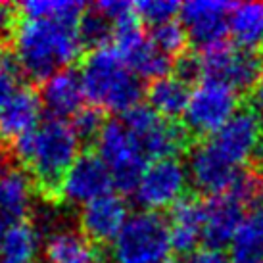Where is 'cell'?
I'll return each instance as SVG.
<instances>
[{
  "mask_svg": "<svg viewBox=\"0 0 263 263\" xmlns=\"http://www.w3.org/2000/svg\"><path fill=\"white\" fill-rule=\"evenodd\" d=\"M85 48L79 23L58 20H25L12 25V50L15 67L25 77L46 81L69 69Z\"/></svg>",
  "mask_w": 263,
  "mask_h": 263,
  "instance_id": "cell-1",
  "label": "cell"
},
{
  "mask_svg": "<svg viewBox=\"0 0 263 263\" xmlns=\"http://www.w3.org/2000/svg\"><path fill=\"white\" fill-rule=\"evenodd\" d=\"M12 152L35 183L48 194L81 158V137L66 119L48 117L35 131L14 140Z\"/></svg>",
  "mask_w": 263,
  "mask_h": 263,
  "instance_id": "cell-2",
  "label": "cell"
},
{
  "mask_svg": "<svg viewBox=\"0 0 263 263\" xmlns=\"http://www.w3.org/2000/svg\"><path fill=\"white\" fill-rule=\"evenodd\" d=\"M81 81L92 108L110 114H127L142 96L140 77L131 69L116 46L92 48L83 62Z\"/></svg>",
  "mask_w": 263,
  "mask_h": 263,
  "instance_id": "cell-3",
  "label": "cell"
},
{
  "mask_svg": "<svg viewBox=\"0 0 263 263\" xmlns=\"http://www.w3.org/2000/svg\"><path fill=\"white\" fill-rule=\"evenodd\" d=\"M173 244L169 221L156 212L133 213L110 246V263H165Z\"/></svg>",
  "mask_w": 263,
  "mask_h": 263,
  "instance_id": "cell-4",
  "label": "cell"
},
{
  "mask_svg": "<svg viewBox=\"0 0 263 263\" xmlns=\"http://www.w3.org/2000/svg\"><path fill=\"white\" fill-rule=\"evenodd\" d=\"M96 154L110 169L116 189L133 192L146 169V156L123 121H106L96 139Z\"/></svg>",
  "mask_w": 263,
  "mask_h": 263,
  "instance_id": "cell-5",
  "label": "cell"
},
{
  "mask_svg": "<svg viewBox=\"0 0 263 263\" xmlns=\"http://www.w3.org/2000/svg\"><path fill=\"white\" fill-rule=\"evenodd\" d=\"M238 92L225 83L202 79L192 88L184 127L190 135L212 137L238 114Z\"/></svg>",
  "mask_w": 263,
  "mask_h": 263,
  "instance_id": "cell-6",
  "label": "cell"
},
{
  "mask_svg": "<svg viewBox=\"0 0 263 263\" xmlns=\"http://www.w3.org/2000/svg\"><path fill=\"white\" fill-rule=\"evenodd\" d=\"M189 183V169L183 161L163 158L148 163L133 194L144 212L160 213L167 208L173 210L183 200Z\"/></svg>",
  "mask_w": 263,
  "mask_h": 263,
  "instance_id": "cell-7",
  "label": "cell"
},
{
  "mask_svg": "<svg viewBox=\"0 0 263 263\" xmlns=\"http://www.w3.org/2000/svg\"><path fill=\"white\" fill-rule=\"evenodd\" d=\"M204 79L225 83L238 95L254 90L263 77V58L257 50H246L236 44L225 43L204 50L202 56Z\"/></svg>",
  "mask_w": 263,
  "mask_h": 263,
  "instance_id": "cell-8",
  "label": "cell"
},
{
  "mask_svg": "<svg viewBox=\"0 0 263 263\" xmlns=\"http://www.w3.org/2000/svg\"><path fill=\"white\" fill-rule=\"evenodd\" d=\"M114 46L140 79L158 81L173 67L171 58L144 35L137 12L114 25Z\"/></svg>",
  "mask_w": 263,
  "mask_h": 263,
  "instance_id": "cell-9",
  "label": "cell"
},
{
  "mask_svg": "<svg viewBox=\"0 0 263 263\" xmlns=\"http://www.w3.org/2000/svg\"><path fill=\"white\" fill-rule=\"evenodd\" d=\"M205 142L213 152L238 171L263 152V123L252 110H240Z\"/></svg>",
  "mask_w": 263,
  "mask_h": 263,
  "instance_id": "cell-10",
  "label": "cell"
},
{
  "mask_svg": "<svg viewBox=\"0 0 263 263\" xmlns=\"http://www.w3.org/2000/svg\"><path fill=\"white\" fill-rule=\"evenodd\" d=\"M125 127L131 131L148 160L175 158L184 146L186 133L169 119L158 116L150 106H135L123 117Z\"/></svg>",
  "mask_w": 263,
  "mask_h": 263,
  "instance_id": "cell-11",
  "label": "cell"
},
{
  "mask_svg": "<svg viewBox=\"0 0 263 263\" xmlns=\"http://www.w3.org/2000/svg\"><path fill=\"white\" fill-rule=\"evenodd\" d=\"M110 169L100 160L98 154H81L71 169L62 179L56 189V196L69 205H81L95 202L98 198L110 194L114 189Z\"/></svg>",
  "mask_w": 263,
  "mask_h": 263,
  "instance_id": "cell-12",
  "label": "cell"
},
{
  "mask_svg": "<svg viewBox=\"0 0 263 263\" xmlns=\"http://www.w3.org/2000/svg\"><path fill=\"white\" fill-rule=\"evenodd\" d=\"M233 4L221 0H190L181 4V23L189 39L200 48H213L225 43Z\"/></svg>",
  "mask_w": 263,
  "mask_h": 263,
  "instance_id": "cell-13",
  "label": "cell"
},
{
  "mask_svg": "<svg viewBox=\"0 0 263 263\" xmlns=\"http://www.w3.org/2000/svg\"><path fill=\"white\" fill-rule=\"evenodd\" d=\"M250 205L234 192L210 196L204 204V242L208 248L221 250L231 246L246 219Z\"/></svg>",
  "mask_w": 263,
  "mask_h": 263,
  "instance_id": "cell-14",
  "label": "cell"
},
{
  "mask_svg": "<svg viewBox=\"0 0 263 263\" xmlns=\"http://www.w3.org/2000/svg\"><path fill=\"white\" fill-rule=\"evenodd\" d=\"M186 169L190 184L210 196H219L229 192L238 181V177L244 173L229 165L221 156L213 152V148L205 140L190 150Z\"/></svg>",
  "mask_w": 263,
  "mask_h": 263,
  "instance_id": "cell-15",
  "label": "cell"
},
{
  "mask_svg": "<svg viewBox=\"0 0 263 263\" xmlns=\"http://www.w3.org/2000/svg\"><path fill=\"white\" fill-rule=\"evenodd\" d=\"M129 217L131 215H129L127 202L121 196L110 192L81 208V233L96 244H106V242L111 244L117 238V234L121 233Z\"/></svg>",
  "mask_w": 263,
  "mask_h": 263,
  "instance_id": "cell-16",
  "label": "cell"
},
{
  "mask_svg": "<svg viewBox=\"0 0 263 263\" xmlns=\"http://www.w3.org/2000/svg\"><path fill=\"white\" fill-rule=\"evenodd\" d=\"M41 102L43 108L50 117L56 119H66L71 117L73 119L85 106V88H83V81L81 73L73 69H64L58 71L41 85Z\"/></svg>",
  "mask_w": 263,
  "mask_h": 263,
  "instance_id": "cell-17",
  "label": "cell"
},
{
  "mask_svg": "<svg viewBox=\"0 0 263 263\" xmlns=\"http://www.w3.org/2000/svg\"><path fill=\"white\" fill-rule=\"evenodd\" d=\"M35 181L25 169L17 165L0 167V217L10 225L23 221L33 210Z\"/></svg>",
  "mask_w": 263,
  "mask_h": 263,
  "instance_id": "cell-18",
  "label": "cell"
},
{
  "mask_svg": "<svg viewBox=\"0 0 263 263\" xmlns=\"http://www.w3.org/2000/svg\"><path fill=\"white\" fill-rule=\"evenodd\" d=\"M41 96L27 87H20L4 106H0V135L6 139H20L35 131L43 114Z\"/></svg>",
  "mask_w": 263,
  "mask_h": 263,
  "instance_id": "cell-19",
  "label": "cell"
},
{
  "mask_svg": "<svg viewBox=\"0 0 263 263\" xmlns=\"http://www.w3.org/2000/svg\"><path fill=\"white\" fill-rule=\"evenodd\" d=\"M169 233L173 250L179 254H192L204 240V204L194 198H183L171 210Z\"/></svg>",
  "mask_w": 263,
  "mask_h": 263,
  "instance_id": "cell-20",
  "label": "cell"
},
{
  "mask_svg": "<svg viewBox=\"0 0 263 263\" xmlns=\"http://www.w3.org/2000/svg\"><path fill=\"white\" fill-rule=\"evenodd\" d=\"M46 263H100L95 242L88 240L81 231L58 227L44 238Z\"/></svg>",
  "mask_w": 263,
  "mask_h": 263,
  "instance_id": "cell-21",
  "label": "cell"
},
{
  "mask_svg": "<svg viewBox=\"0 0 263 263\" xmlns=\"http://www.w3.org/2000/svg\"><path fill=\"white\" fill-rule=\"evenodd\" d=\"M190 95L192 90L189 83L177 75H165L158 81H152L146 90L148 106L158 116L165 117L169 121L177 117H184Z\"/></svg>",
  "mask_w": 263,
  "mask_h": 263,
  "instance_id": "cell-22",
  "label": "cell"
},
{
  "mask_svg": "<svg viewBox=\"0 0 263 263\" xmlns=\"http://www.w3.org/2000/svg\"><path fill=\"white\" fill-rule=\"evenodd\" d=\"M229 35L236 46L246 50H257L263 46V2L233 4Z\"/></svg>",
  "mask_w": 263,
  "mask_h": 263,
  "instance_id": "cell-23",
  "label": "cell"
},
{
  "mask_svg": "<svg viewBox=\"0 0 263 263\" xmlns=\"http://www.w3.org/2000/svg\"><path fill=\"white\" fill-rule=\"evenodd\" d=\"M231 263H263V202L252 208L229 246Z\"/></svg>",
  "mask_w": 263,
  "mask_h": 263,
  "instance_id": "cell-24",
  "label": "cell"
},
{
  "mask_svg": "<svg viewBox=\"0 0 263 263\" xmlns=\"http://www.w3.org/2000/svg\"><path fill=\"white\" fill-rule=\"evenodd\" d=\"M41 250V231L37 225L20 221L10 225L2 257L14 263H31Z\"/></svg>",
  "mask_w": 263,
  "mask_h": 263,
  "instance_id": "cell-25",
  "label": "cell"
},
{
  "mask_svg": "<svg viewBox=\"0 0 263 263\" xmlns=\"http://www.w3.org/2000/svg\"><path fill=\"white\" fill-rule=\"evenodd\" d=\"M85 4L77 0H25L17 6V15L25 20H58L79 23Z\"/></svg>",
  "mask_w": 263,
  "mask_h": 263,
  "instance_id": "cell-26",
  "label": "cell"
},
{
  "mask_svg": "<svg viewBox=\"0 0 263 263\" xmlns=\"http://www.w3.org/2000/svg\"><path fill=\"white\" fill-rule=\"evenodd\" d=\"M150 41L169 58L171 56H183L186 43H189V33L183 27V23L169 22L152 27Z\"/></svg>",
  "mask_w": 263,
  "mask_h": 263,
  "instance_id": "cell-27",
  "label": "cell"
},
{
  "mask_svg": "<svg viewBox=\"0 0 263 263\" xmlns=\"http://www.w3.org/2000/svg\"><path fill=\"white\" fill-rule=\"evenodd\" d=\"M79 33L85 46L100 48V46H106V41L110 37L114 39V25L92 6L90 10H85V14L81 17Z\"/></svg>",
  "mask_w": 263,
  "mask_h": 263,
  "instance_id": "cell-28",
  "label": "cell"
},
{
  "mask_svg": "<svg viewBox=\"0 0 263 263\" xmlns=\"http://www.w3.org/2000/svg\"><path fill=\"white\" fill-rule=\"evenodd\" d=\"M135 12L140 22L156 27L161 23L175 22V15L181 12V4L173 0H140L135 4Z\"/></svg>",
  "mask_w": 263,
  "mask_h": 263,
  "instance_id": "cell-29",
  "label": "cell"
},
{
  "mask_svg": "<svg viewBox=\"0 0 263 263\" xmlns=\"http://www.w3.org/2000/svg\"><path fill=\"white\" fill-rule=\"evenodd\" d=\"M71 125L77 131V135L81 137V140L85 139H98L100 131L104 129L106 121L102 119V111L96 110V108H83L77 116L71 119Z\"/></svg>",
  "mask_w": 263,
  "mask_h": 263,
  "instance_id": "cell-30",
  "label": "cell"
},
{
  "mask_svg": "<svg viewBox=\"0 0 263 263\" xmlns=\"http://www.w3.org/2000/svg\"><path fill=\"white\" fill-rule=\"evenodd\" d=\"M17 67L6 60L0 62V106L14 96V92L20 88V79H17Z\"/></svg>",
  "mask_w": 263,
  "mask_h": 263,
  "instance_id": "cell-31",
  "label": "cell"
},
{
  "mask_svg": "<svg viewBox=\"0 0 263 263\" xmlns=\"http://www.w3.org/2000/svg\"><path fill=\"white\" fill-rule=\"evenodd\" d=\"M95 8L111 25H116L117 22H121L127 15L135 14V4L123 2V0H102V2L95 4Z\"/></svg>",
  "mask_w": 263,
  "mask_h": 263,
  "instance_id": "cell-32",
  "label": "cell"
},
{
  "mask_svg": "<svg viewBox=\"0 0 263 263\" xmlns=\"http://www.w3.org/2000/svg\"><path fill=\"white\" fill-rule=\"evenodd\" d=\"M175 67H177V77H181L186 83L198 79L200 75H204L202 58H196V56H181L179 62L175 64Z\"/></svg>",
  "mask_w": 263,
  "mask_h": 263,
  "instance_id": "cell-33",
  "label": "cell"
},
{
  "mask_svg": "<svg viewBox=\"0 0 263 263\" xmlns=\"http://www.w3.org/2000/svg\"><path fill=\"white\" fill-rule=\"evenodd\" d=\"M183 263H231V259L221 252V250L215 248H198L196 252H192L184 257Z\"/></svg>",
  "mask_w": 263,
  "mask_h": 263,
  "instance_id": "cell-34",
  "label": "cell"
},
{
  "mask_svg": "<svg viewBox=\"0 0 263 263\" xmlns=\"http://www.w3.org/2000/svg\"><path fill=\"white\" fill-rule=\"evenodd\" d=\"M252 106H254V114L257 116V119L263 123V77L257 83V87L252 90Z\"/></svg>",
  "mask_w": 263,
  "mask_h": 263,
  "instance_id": "cell-35",
  "label": "cell"
},
{
  "mask_svg": "<svg viewBox=\"0 0 263 263\" xmlns=\"http://www.w3.org/2000/svg\"><path fill=\"white\" fill-rule=\"evenodd\" d=\"M10 25H12V12H10V6L0 4V35H2Z\"/></svg>",
  "mask_w": 263,
  "mask_h": 263,
  "instance_id": "cell-36",
  "label": "cell"
},
{
  "mask_svg": "<svg viewBox=\"0 0 263 263\" xmlns=\"http://www.w3.org/2000/svg\"><path fill=\"white\" fill-rule=\"evenodd\" d=\"M10 229V223L6 219L0 217V256H2V250H4V242H6V234Z\"/></svg>",
  "mask_w": 263,
  "mask_h": 263,
  "instance_id": "cell-37",
  "label": "cell"
},
{
  "mask_svg": "<svg viewBox=\"0 0 263 263\" xmlns=\"http://www.w3.org/2000/svg\"><path fill=\"white\" fill-rule=\"evenodd\" d=\"M0 263H14V261H10V259H4V257H0Z\"/></svg>",
  "mask_w": 263,
  "mask_h": 263,
  "instance_id": "cell-38",
  "label": "cell"
},
{
  "mask_svg": "<svg viewBox=\"0 0 263 263\" xmlns=\"http://www.w3.org/2000/svg\"><path fill=\"white\" fill-rule=\"evenodd\" d=\"M261 169H263V152H261Z\"/></svg>",
  "mask_w": 263,
  "mask_h": 263,
  "instance_id": "cell-39",
  "label": "cell"
},
{
  "mask_svg": "<svg viewBox=\"0 0 263 263\" xmlns=\"http://www.w3.org/2000/svg\"><path fill=\"white\" fill-rule=\"evenodd\" d=\"M0 56H2V48H0ZM0 62H2V58H0Z\"/></svg>",
  "mask_w": 263,
  "mask_h": 263,
  "instance_id": "cell-40",
  "label": "cell"
}]
</instances>
